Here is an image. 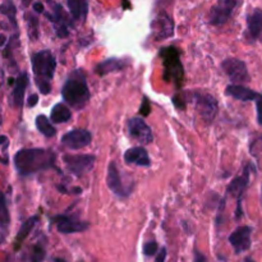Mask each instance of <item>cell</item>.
I'll list each match as a JSON object with an SVG mask.
<instances>
[{
	"label": "cell",
	"instance_id": "6da1fadb",
	"mask_svg": "<svg viewBox=\"0 0 262 262\" xmlns=\"http://www.w3.org/2000/svg\"><path fill=\"white\" fill-rule=\"evenodd\" d=\"M56 155L46 149H23L14 155V165L22 177L53 168Z\"/></svg>",
	"mask_w": 262,
	"mask_h": 262
},
{
	"label": "cell",
	"instance_id": "7a4b0ae2",
	"mask_svg": "<svg viewBox=\"0 0 262 262\" xmlns=\"http://www.w3.org/2000/svg\"><path fill=\"white\" fill-rule=\"evenodd\" d=\"M63 100L72 106L73 109L81 110L87 105L90 101V90H88L87 81L82 71H73L68 75L62 88Z\"/></svg>",
	"mask_w": 262,
	"mask_h": 262
},
{
	"label": "cell",
	"instance_id": "3957f363",
	"mask_svg": "<svg viewBox=\"0 0 262 262\" xmlns=\"http://www.w3.org/2000/svg\"><path fill=\"white\" fill-rule=\"evenodd\" d=\"M160 56L164 66V79L166 82L173 83L179 87L183 82V66L181 63V51L174 46L162 47L160 51Z\"/></svg>",
	"mask_w": 262,
	"mask_h": 262
},
{
	"label": "cell",
	"instance_id": "277c9868",
	"mask_svg": "<svg viewBox=\"0 0 262 262\" xmlns=\"http://www.w3.org/2000/svg\"><path fill=\"white\" fill-rule=\"evenodd\" d=\"M32 71L36 81L50 82L56 68V60L50 50H41L31 56Z\"/></svg>",
	"mask_w": 262,
	"mask_h": 262
},
{
	"label": "cell",
	"instance_id": "5b68a950",
	"mask_svg": "<svg viewBox=\"0 0 262 262\" xmlns=\"http://www.w3.org/2000/svg\"><path fill=\"white\" fill-rule=\"evenodd\" d=\"M242 0H219L211 8L210 23L212 26H223L231 18L233 13L240 5Z\"/></svg>",
	"mask_w": 262,
	"mask_h": 262
},
{
	"label": "cell",
	"instance_id": "8992f818",
	"mask_svg": "<svg viewBox=\"0 0 262 262\" xmlns=\"http://www.w3.org/2000/svg\"><path fill=\"white\" fill-rule=\"evenodd\" d=\"M96 161L94 155H64L63 162L69 173L75 177H82L92 170Z\"/></svg>",
	"mask_w": 262,
	"mask_h": 262
},
{
	"label": "cell",
	"instance_id": "52a82bcc",
	"mask_svg": "<svg viewBox=\"0 0 262 262\" xmlns=\"http://www.w3.org/2000/svg\"><path fill=\"white\" fill-rule=\"evenodd\" d=\"M190 96L194 100L197 112H200L203 120L209 123L212 122L219 110L218 101L215 97L211 96L210 94H205V92H193Z\"/></svg>",
	"mask_w": 262,
	"mask_h": 262
},
{
	"label": "cell",
	"instance_id": "ba28073f",
	"mask_svg": "<svg viewBox=\"0 0 262 262\" xmlns=\"http://www.w3.org/2000/svg\"><path fill=\"white\" fill-rule=\"evenodd\" d=\"M222 68L230 81L235 84H243L250 82V75L247 71L246 63L235 58H228L222 63Z\"/></svg>",
	"mask_w": 262,
	"mask_h": 262
},
{
	"label": "cell",
	"instance_id": "9c48e42d",
	"mask_svg": "<svg viewBox=\"0 0 262 262\" xmlns=\"http://www.w3.org/2000/svg\"><path fill=\"white\" fill-rule=\"evenodd\" d=\"M250 175H251V166L247 165L243 170V174L237 177L230 182L228 186V193L231 196L237 197V211H235V218H242V196L246 192L248 184H250Z\"/></svg>",
	"mask_w": 262,
	"mask_h": 262
},
{
	"label": "cell",
	"instance_id": "30bf717a",
	"mask_svg": "<svg viewBox=\"0 0 262 262\" xmlns=\"http://www.w3.org/2000/svg\"><path fill=\"white\" fill-rule=\"evenodd\" d=\"M127 127H128L129 136L142 145H149L153 141L152 131L142 118L136 116V118L129 119Z\"/></svg>",
	"mask_w": 262,
	"mask_h": 262
},
{
	"label": "cell",
	"instance_id": "8fae6325",
	"mask_svg": "<svg viewBox=\"0 0 262 262\" xmlns=\"http://www.w3.org/2000/svg\"><path fill=\"white\" fill-rule=\"evenodd\" d=\"M92 141V134L87 129H73L62 137V144L71 150H79L88 146Z\"/></svg>",
	"mask_w": 262,
	"mask_h": 262
},
{
	"label": "cell",
	"instance_id": "7c38bea8",
	"mask_svg": "<svg viewBox=\"0 0 262 262\" xmlns=\"http://www.w3.org/2000/svg\"><path fill=\"white\" fill-rule=\"evenodd\" d=\"M108 187L110 188L112 193L116 194L118 197H128L132 193L131 186H125L122 181V177L119 174V170L114 162H110L109 168H108Z\"/></svg>",
	"mask_w": 262,
	"mask_h": 262
},
{
	"label": "cell",
	"instance_id": "4fadbf2b",
	"mask_svg": "<svg viewBox=\"0 0 262 262\" xmlns=\"http://www.w3.org/2000/svg\"><path fill=\"white\" fill-rule=\"evenodd\" d=\"M251 234H252V228L244 225V226H239V228L235 229V230L229 235V243L234 248V252L237 253V255L250 250L251 244H252Z\"/></svg>",
	"mask_w": 262,
	"mask_h": 262
},
{
	"label": "cell",
	"instance_id": "5bb4252c",
	"mask_svg": "<svg viewBox=\"0 0 262 262\" xmlns=\"http://www.w3.org/2000/svg\"><path fill=\"white\" fill-rule=\"evenodd\" d=\"M153 36L156 40H166L174 35V23L165 12L160 13L151 23Z\"/></svg>",
	"mask_w": 262,
	"mask_h": 262
},
{
	"label": "cell",
	"instance_id": "9a60e30c",
	"mask_svg": "<svg viewBox=\"0 0 262 262\" xmlns=\"http://www.w3.org/2000/svg\"><path fill=\"white\" fill-rule=\"evenodd\" d=\"M56 229L63 233V234H73V233H81V231L87 230L88 223L81 222L77 219H73L71 216H56L55 218Z\"/></svg>",
	"mask_w": 262,
	"mask_h": 262
},
{
	"label": "cell",
	"instance_id": "2e32d148",
	"mask_svg": "<svg viewBox=\"0 0 262 262\" xmlns=\"http://www.w3.org/2000/svg\"><path fill=\"white\" fill-rule=\"evenodd\" d=\"M47 19H50L56 28V34L59 37H66L69 35L68 30V18L66 12L63 10L62 5L53 4V13H46Z\"/></svg>",
	"mask_w": 262,
	"mask_h": 262
},
{
	"label": "cell",
	"instance_id": "e0dca14e",
	"mask_svg": "<svg viewBox=\"0 0 262 262\" xmlns=\"http://www.w3.org/2000/svg\"><path fill=\"white\" fill-rule=\"evenodd\" d=\"M247 34L251 41H262V9H255L247 17Z\"/></svg>",
	"mask_w": 262,
	"mask_h": 262
},
{
	"label": "cell",
	"instance_id": "ac0fdd59",
	"mask_svg": "<svg viewBox=\"0 0 262 262\" xmlns=\"http://www.w3.org/2000/svg\"><path fill=\"white\" fill-rule=\"evenodd\" d=\"M124 161L131 165L137 166H150L151 160L147 151L144 147H132L129 150L125 151Z\"/></svg>",
	"mask_w": 262,
	"mask_h": 262
},
{
	"label": "cell",
	"instance_id": "d6986e66",
	"mask_svg": "<svg viewBox=\"0 0 262 262\" xmlns=\"http://www.w3.org/2000/svg\"><path fill=\"white\" fill-rule=\"evenodd\" d=\"M225 94L228 96L233 97L235 100L239 101H255L259 97L260 94H257L256 91L251 90L248 87H244L243 84H229L226 90H225Z\"/></svg>",
	"mask_w": 262,
	"mask_h": 262
},
{
	"label": "cell",
	"instance_id": "ffe728a7",
	"mask_svg": "<svg viewBox=\"0 0 262 262\" xmlns=\"http://www.w3.org/2000/svg\"><path fill=\"white\" fill-rule=\"evenodd\" d=\"M127 66H128V62H125L123 59H118V58H112V59H106L104 62H101L100 64H97L96 68H95V72L99 75H109V73L122 71Z\"/></svg>",
	"mask_w": 262,
	"mask_h": 262
},
{
	"label": "cell",
	"instance_id": "44dd1931",
	"mask_svg": "<svg viewBox=\"0 0 262 262\" xmlns=\"http://www.w3.org/2000/svg\"><path fill=\"white\" fill-rule=\"evenodd\" d=\"M28 86V75L26 72L21 73L17 77L14 88H13V104L17 108H22L25 100V92Z\"/></svg>",
	"mask_w": 262,
	"mask_h": 262
},
{
	"label": "cell",
	"instance_id": "7402d4cb",
	"mask_svg": "<svg viewBox=\"0 0 262 262\" xmlns=\"http://www.w3.org/2000/svg\"><path fill=\"white\" fill-rule=\"evenodd\" d=\"M67 4L72 18L83 22L88 13V0H67Z\"/></svg>",
	"mask_w": 262,
	"mask_h": 262
},
{
	"label": "cell",
	"instance_id": "603a6c76",
	"mask_svg": "<svg viewBox=\"0 0 262 262\" xmlns=\"http://www.w3.org/2000/svg\"><path fill=\"white\" fill-rule=\"evenodd\" d=\"M72 118V112L69 110L68 106L64 104H56L51 109L50 112V122L53 123H66Z\"/></svg>",
	"mask_w": 262,
	"mask_h": 262
},
{
	"label": "cell",
	"instance_id": "cb8c5ba5",
	"mask_svg": "<svg viewBox=\"0 0 262 262\" xmlns=\"http://www.w3.org/2000/svg\"><path fill=\"white\" fill-rule=\"evenodd\" d=\"M37 220H38V216L35 215V216H31V218L28 219V220H26V222L23 223L22 226H21V229L18 230V234H17L16 248H18V247L22 244L23 240H25L26 238L28 237V234H30V233L32 231V229L35 228V225H36Z\"/></svg>",
	"mask_w": 262,
	"mask_h": 262
},
{
	"label": "cell",
	"instance_id": "d4e9b609",
	"mask_svg": "<svg viewBox=\"0 0 262 262\" xmlns=\"http://www.w3.org/2000/svg\"><path fill=\"white\" fill-rule=\"evenodd\" d=\"M36 128L41 134H44L45 137H54L56 134V129L51 124L50 119L45 115H38L36 118Z\"/></svg>",
	"mask_w": 262,
	"mask_h": 262
},
{
	"label": "cell",
	"instance_id": "484cf974",
	"mask_svg": "<svg viewBox=\"0 0 262 262\" xmlns=\"http://www.w3.org/2000/svg\"><path fill=\"white\" fill-rule=\"evenodd\" d=\"M0 13L4 14L5 17H8V19L10 21L14 27H17V8L13 3V0H4L1 5H0Z\"/></svg>",
	"mask_w": 262,
	"mask_h": 262
},
{
	"label": "cell",
	"instance_id": "4316f807",
	"mask_svg": "<svg viewBox=\"0 0 262 262\" xmlns=\"http://www.w3.org/2000/svg\"><path fill=\"white\" fill-rule=\"evenodd\" d=\"M10 218H9V211L6 207V200L5 196L3 194V192H0V226L3 229H5L9 225Z\"/></svg>",
	"mask_w": 262,
	"mask_h": 262
},
{
	"label": "cell",
	"instance_id": "83f0119b",
	"mask_svg": "<svg viewBox=\"0 0 262 262\" xmlns=\"http://www.w3.org/2000/svg\"><path fill=\"white\" fill-rule=\"evenodd\" d=\"M27 25H28V35H30V37L32 40H36L38 36V19L37 17L30 16L27 17Z\"/></svg>",
	"mask_w": 262,
	"mask_h": 262
},
{
	"label": "cell",
	"instance_id": "f1b7e54d",
	"mask_svg": "<svg viewBox=\"0 0 262 262\" xmlns=\"http://www.w3.org/2000/svg\"><path fill=\"white\" fill-rule=\"evenodd\" d=\"M157 250H159V246H157V243L155 240H152V242H147V243L144 246V255L147 257H151L157 252Z\"/></svg>",
	"mask_w": 262,
	"mask_h": 262
},
{
	"label": "cell",
	"instance_id": "f546056e",
	"mask_svg": "<svg viewBox=\"0 0 262 262\" xmlns=\"http://www.w3.org/2000/svg\"><path fill=\"white\" fill-rule=\"evenodd\" d=\"M36 84H37L38 90H40V94H42V95L50 94V91H51L50 82H47V81H36Z\"/></svg>",
	"mask_w": 262,
	"mask_h": 262
},
{
	"label": "cell",
	"instance_id": "4dcf8cb0",
	"mask_svg": "<svg viewBox=\"0 0 262 262\" xmlns=\"http://www.w3.org/2000/svg\"><path fill=\"white\" fill-rule=\"evenodd\" d=\"M256 109H257V122L262 127V94L259 95L256 100Z\"/></svg>",
	"mask_w": 262,
	"mask_h": 262
},
{
	"label": "cell",
	"instance_id": "1f68e13d",
	"mask_svg": "<svg viewBox=\"0 0 262 262\" xmlns=\"http://www.w3.org/2000/svg\"><path fill=\"white\" fill-rule=\"evenodd\" d=\"M150 110H151L150 103H149V100H147L146 97H145L144 101H142V105H141L140 112L144 116H147V115H149V114H150Z\"/></svg>",
	"mask_w": 262,
	"mask_h": 262
},
{
	"label": "cell",
	"instance_id": "d6a6232c",
	"mask_svg": "<svg viewBox=\"0 0 262 262\" xmlns=\"http://www.w3.org/2000/svg\"><path fill=\"white\" fill-rule=\"evenodd\" d=\"M38 104V95L37 94H32L31 96L28 97L27 105L28 108H35V106Z\"/></svg>",
	"mask_w": 262,
	"mask_h": 262
},
{
	"label": "cell",
	"instance_id": "836d02e7",
	"mask_svg": "<svg viewBox=\"0 0 262 262\" xmlns=\"http://www.w3.org/2000/svg\"><path fill=\"white\" fill-rule=\"evenodd\" d=\"M166 259V248L165 247H161V250L157 253L156 259H155V262H165Z\"/></svg>",
	"mask_w": 262,
	"mask_h": 262
},
{
	"label": "cell",
	"instance_id": "e575fe53",
	"mask_svg": "<svg viewBox=\"0 0 262 262\" xmlns=\"http://www.w3.org/2000/svg\"><path fill=\"white\" fill-rule=\"evenodd\" d=\"M193 262H207V259L206 256L203 255V253H201L200 251L194 250V260Z\"/></svg>",
	"mask_w": 262,
	"mask_h": 262
},
{
	"label": "cell",
	"instance_id": "d590c367",
	"mask_svg": "<svg viewBox=\"0 0 262 262\" xmlns=\"http://www.w3.org/2000/svg\"><path fill=\"white\" fill-rule=\"evenodd\" d=\"M34 10L36 13H38V14H40V13H44V10H45L44 4H42V3H35L34 4Z\"/></svg>",
	"mask_w": 262,
	"mask_h": 262
},
{
	"label": "cell",
	"instance_id": "8d00e7d4",
	"mask_svg": "<svg viewBox=\"0 0 262 262\" xmlns=\"http://www.w3.org/2000/svg\"><path fill=\"white\" fill-rule=\"evenodd\" d=\"M6 41V37L4 36V35H0V46H3L4 44H5Z\"/></svg>",
	"mask_w": 262,
	"mask_h": 262
},
{
	"label": "cell",
	"instance_id": "74e56055",
	"mask_svg": "<svg viewBox=\"0 0 262 262\" xmlns=\"http://www.w3.org/2000/svg\"><path fill=\"white\" fill-rule=\"evenodd\" d=\"M6 142H8V138H6L5 136H0V145L6 144Z\"/></svg>",
	"mask_w": 262,
	"mask_h": 262
},
{
	"label": "cell",
	"instance_id": "f35d334b",
	"mask_svg": "<svg viewBox=\"0 0 262 262\" xmlns=\"http://www.w3.org/2000/svg\"><path fill=\"white\" fill-rule=\"evenodd\" d=\"M31 1L32 0H22V4L25 6H27V5H30V4H31Z\"/></svg>",
	"mask_w": 262,
	"mask_h": 262
},
{
	"label": "cell",
	"instance_id": "ab89813d",
	"mask_svg": "<svg viewBox=\"0 0 262 262\" xmlns=\"http://www.w3.org/2000/svg\"><path fill=\"white\" fill-rule=\"evenodd\" d=\"M243 262H255V261H253V260L252 259H251V257H247V259L246 260H244V261Z\"/></svg>",
	"mask_w": 262,
	"mask_h": 262
},
{
	"label": "cell",
	"instance_id": "60d3db41",
	"mask_svg": "<svg viewBox=\"0 0 262 262\" xmlns=\"http://www.w3.org/2000/svg\"><path fill=\"white\" fill-rule=\"evenodd\" d=\"M261 141H262V138H261Z\"/></svg>",
	"mask_w": 262,
	"mask_h": 262
}]
</instances>
